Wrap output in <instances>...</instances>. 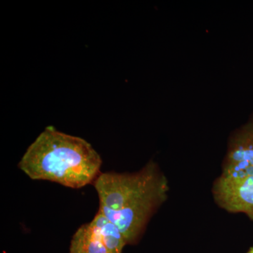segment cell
<instances>
[{
    "mask_svg": "<svg viewBox=\"0 0 253 253\" xmlns=\"http://www.w3.org/2000/svg\"><path fill=\"white\" fill-rule=\"evenodd\" d=\"M101 165L99 153L85 139L49 126L30 145L18 168L33 180L78 189L93 184Z\"/></svg>",
    "mask_w": 253,
    "mask_h": 253,
    "instance_id": "cell-2",
    "label": "cell"
},
{
    "mask_svg": "<svg viewBox=\"0 0 253 253\" xmlns=\"http://www.w3.org/2000/svg\"><path fill=\"white\" fill-rule=\"evenodd\" d=\"M99 199V212L122 233L126 245L142 237L153 216L167 201V176L151 160L134 172H101L93 183Z\"/></svg>",
    "mask_w": 253,
    "mask_h": 253,
    "instance_id": "cell-1",
    "label": "cell"
},
{
    "mask_svg": "<svg viewBox=\"0 0 253 253\" xmlns=\"http://www.w3.org/2000/svg\"><path fill=\"white\" fill-rule=\"evenodd\" d=\"M89 223L111 253H123L126 243L122 233L116 224H113L112 221L99 211H98L94 219Z\"/></svg>",
    "mask_w": 253,
    "mask_h": 253,
    "instance_id": "cell-6",
    "label": "cell"
},
{
    "mask_svg": "<svg viewBox=\"0 0 253 253\" xmlns=\"http://www.w3.org/2000/svg\"><path fill=\"white\" fill-rule=\"evenodd\" d=\"M69 253H112L89 222L80 226L73 234Z\"/></svg>",
    "mask_w": 253,
    "mask_h": 253,
    "instance_id": "cell-5",
    "label": "cell"
},
{
    "mask_svg": "<svg viewBox=\"0 0 253 253\" xmlns=\"http://www.w3.org/2000/svg\"><path fill=\"white\" fill-rule=\"evenodd\" d=\"M247 253H253V246L249 250Z\"/></svg>",
    "mask_w": 253,
    "mask_h": 253,
    "instance_id": "cell-7",
    "label": "cell"
},
{
    "mask_svg": "<svg viewBox=\"0 0 253 253\" xmlns=\"http://www.w3.org/2000/svg\"><path fill=\"white\" fill-rule=\"evenodd\" d=\"M221 175H253V112L247 122L236 128L229 136Z\"/></svg>",
    "mask_w": 253,
    "mask_h": 253,
    "instance_id": "cell-4",
    "label": "cell"
},
{
    "mask_svg": "<svg viewBox=\"0 0 253 253\" xmlns=\"http://www.w3.org/2000/svg\"><path fill=\"white\" fill-rule=\"evenodd\" d=\"M212 195L218 207L229 213H243L253 221V175L216 178Z\"/></svg>",
    "mask_w": 253,
    "mask_h": 253,
    "instance_id": "cell-3",
    "label": "cell"
}]
</instances>
